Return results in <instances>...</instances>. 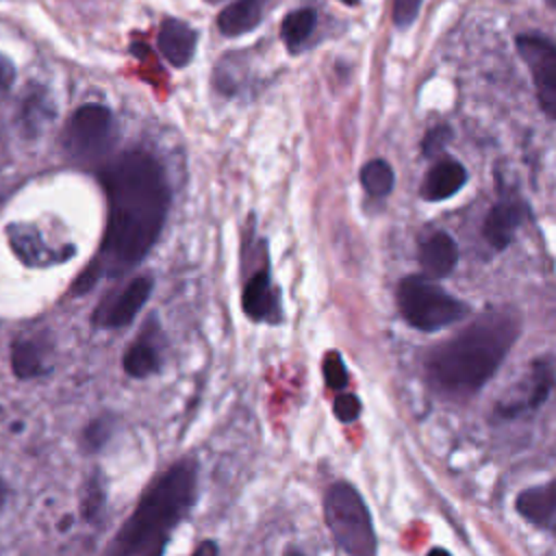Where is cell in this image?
Wrapping results in <instances>:
<instances>
[{"label":"cell","instance_id":"20","mask_svg":"<svg viewBox=\"0 0 556 556\" xmlns=\"http://www.w3.org/2000/svg\"><path fill=\"white\" fill-rule=\"evenodd\" d=\"M113 417L111 415H100L98 419L89 421L85 432H83V445L87 452H98L106 445V441L111 439L113 432Z\"/></svg>","mask_w":556,"mask_h":556},{"label":"cell","instance_id":"6","mask_svg":"<svg viewBox=\"0 0 556 556\" xmlns=\"http://www.w3.org/2000/svg\"><path fill=\"white\" fill-rule=\"evenodd\" d=\"M113 117L102 104H83L72 113L63 130V148L72 159L93 161L111 143Z\"/></svg>","mask_w":556,"mask_h":556},{"label":"cell","instance_id":"10","mask_svg":"<svg viewBox=\"0 0 556 556\" xmlns=\"http://www.w3.org/2000/svg\"><path fill=\"white\" fill-rule=\"evenodd\" d=\"M241 306L243 313L254 319V321H265V319H278L280 306H278V291L271 285L267 265L256 269L243 287L241 295Z\"/></svg>","mask_w":556,"mask_h":556},{"label":"cell","instance_id":"19","mask_svg":"<svg viewBox=\"0 0 556 556\" xmlns=\"http://www.w3.org/2000/svg\"><path fill=\"white\" fill-rule=\"evenodd\" d=\"M361 185L365 187V191L374 198H384L393 191L395 185V176L393 169L387 161L382 159H374L369 161L363 169H361Z\"/></svg>","mask_w":556,"mask_h":556},{"label":"cell","instance_id":"15","mask_svg":"<svg viewBox=\"0 0 556 556\" xmlns=\"http://www.w3.org/2000/svg\"><path fill=\"white\" fill-rule=\"evenodd\" d=\"M515 508L530 523L545 526L556 515V480L523 489L515 500Z\"/></svg>","mask_w":556,"mask_h":556},{"label":"cell","instance_id":"23","mask_svg":"<svg viewBox=\"0 0 556 556\" xmlns=\"http://www.w3.org/2000/svg\"><path fill=\"white\" fill-rule=\"evenodd\" d=\"M361 415V400L354 393L339 391L334 397V417L343 424H352Z\"/></svg>","mask_w":556,"mask_h":556},{"label":"cell","instance_id":"4","mask_svg":"<svg viewBox=\"0 0 556 556\" xmlns=\"http://www.w3.org/2000/svg\"><path fill=\"white\" fill-rule=\"evenodd\" d=\"M324 515L334 543L348 556H374L376 532L361 493L350 482H334L324 495Z\"/></svg>","mask_w":556,"mask_h":556},{"label":"cell","instance_id":"30","mask_svg":"<svg viewBox=\"0 0 556 556\" xmlns=\"http://www.w3.org/2000/svg\"><path fill=\"white\" fill-rule=\"evenodd\" d=\"M341 2H345V4H350V7H354V4H358V0H341Z\"/></svg>","mask_w":556,"mask_h":556},{"label":"cell","instance_id":"1","mask_svg":"<svg viewBox=\"0 0 556 556\" xmlns=\"http://www.w3.org/2000/svg\"><path fill=\"white\" fill-rule=\"evenodd\" d=\"M100 180L106 193V226L96 258L74 282V293L139 265L156 243L169 208L165 172L143 150H128L106 163Z\"/></svg>","mask_w":556,"mask_h":556},{"label":"cell","instance_id":"21","mask_svg":"<svg viewBox=\"0 0 556 556\" xmlns=\"http://www.w3.org/2000/svg\"><path fill=\"white\" fill-rule=\"evenodd\" d=\"M324 380L332 391H343L348 387V369L339 352H328L321 363Z\"/></svg>","mask_w":556,"mask_h":556},{"label":"cell","instance_id":"9","mask_svg":"<svg viewBox=\"0 0 556 556\" xmlns=\"http://www.w3.org/2000/svg\"><path fill=\"white\" fill-rule=\"evenodd\" d=\"M163 334L154 317L148 319V324L141 328V332L135 337V341L126 348L122 367L130 378H148L150 374L161 369L163 363Z\"/></svg>","mask_w":556,"mask_h":556},{"label":"cell","instance_id":"5","mask_svg":"<svg viewBox=\"0 0 556 556\" xmlns=\"http://www.w3.org/2000/svg\"><path fill=\"white\" fill-rule=\"evenodd\" d=\"M397 308L406 324L417 330H441L469 313V306L443 291L428 276H406L397 285Z\"/></svg>","mask_w":556,"mask_h":556},{"label":"cell","instance_id":"16","mask_svg":"<svg viewBox=\"0 0 556 556\" xmlns=\"http://www.w3.org/2000/svg\"><path fill=\"white\" fill-rule=\"evenodd\" d=\"M11 369L17 378L28 380L43 376L50 367L46 363L43 350L35 337H22L15 339L11 345Z\"/></svg>","mask_w":556,"mask_h":556},{"label":"cell","instance_id":"2","mask_svg":"<svg viewBox=\"0 0 556 556\" xmlns=\"http://www.w3.org/2000/svg\"><path fill=\"white\" fill-rule=\"evenodd\" d=\"M519 334L517 317L506 308H489L426 361L430 384L447 397H469L500 369Z\"/></svg>","mask_w":556,"mask_h":556},{"label":"cell","instance_id":"14","mask_svg":"<svg viewBox=\"0 0 556 556\" xmlns=\"http://www.w3.org/2000/svg\"><path fill=\"white\" fill-rule=\"evenodd\" d=\"M465 182H467V172L458 161H441L428 172L421 185V198L428 202L447 200L456 191H460Z\"/></svg>","mask_w":556,"mask_h":556},{"label":"cell","instance_id":"12","mask_svg":"<svg viewBox=\"0 0 556 556\" xmlns=\"http://www.w3.org/2000/svg\"><path fill=\"white\" fill-rule=\"evenodd\" d=\"M159 50L161 54L174 65V67H185L195 52V43H198V35L193 28H189L185 22L167 17L161 28H159V37H156Z\"/></svg>","mask_w":556,"mask_h":556},{"label":"cell","instance_id":"7","mask_svg":"<svg viewBox=\"0 0 556 556\" xmlns=\"http://www.w3.org/2000/svg\"><path fill=\"white\" fill-rule=\"evenodd\" d=\"M517 50L532 72L541 109L556 119V46L539 35H519Z\"/></svg>","mask_w":556,"mask_h":556},{"label":"cell","instance_id":"24","mask_svg":"<svg viewBox=\"0 0 556 556\" xmlns=\"http://www.w3.org/2000/svg\"><path fill=\"white\" fill-rule=\"evenodd\" d=\"M450 139H452L450 126L441 124V126L430 128V130L426 132V137H424V143H421L424 154H426V156H434V154L443 152V148L450 143Z\"/></svg>","mask_w":556,"mask_h":556},{"label":"cell","instance_id":"25","mask_svg":"<svg viewBox=\"0 0 556 556\" xmlns=\"http://www.w3.org/2000/svg\"><path fill=\"white\" fill-rule=\"evenodd\" d=\"M421 0H395L393 4V22L397 28H406L415 22L419 13Z\"/></svg>","mask_w":556,"mask_h":556},{"label":"cell","instance_id":"31","mask_svg":"<svg viewBox=\"0 0 556 556\" xmlns=\"http://www.w3.org/2000/svg\"><path fill=\"white\" fill-rule=\"evenodd\" d=\"M547 2H549V4H554V7H556V0H547Z\"/></svg>","mask_w":556,"mask_h":556},{"label":"cell","instance_id":"29","mask_svg":"<svg viewBox=\"0 0 556 556\" xmlns=\"http://www.w3.org/2000/svg\"><path fill=\"white\" fill-rule=\"evenodd\" d=\"M426 556H450V552H447V549H443V547H432Z\"/></svg>","mask_w":556,"mask_h":556},{"label":"cell","instance_id":"18","mask_svg":"<svg viewBox=\"0 0 556 556\" xmlns=\"http://www.w3.org/2000/svg\"><path fill=\"white\" fill-rule=\"evenodd\" d=\"M315 24H317V13H315L313 9H298V11H291V13L282 20V26H280V35H282L285 46H287L291 52H298V50L302 48V43L311 37Z\"/></svg>","mask_w":556,"mask_h":556},{"label":"cell","instance_id":"17","mask_svg":"<svg viewBox=\"0 0 556 556\" xmlns=\"http://www.w3.org/2000/svg\"><path fill=\"white\" fill-rule=\"evenodd\" d=\"M261 13H263V0H237L219 13L217 26L224 35L237 37L258 26Z\"/></svg>","mask_w":556,"mask_h":556},{"label":"cell","instance_id":"27","mask_svg":"<svg viewBox=\"0 0 556 556\" xmlns=\"http://www.w3.org/2000/svg\"><path fill=\"white\" fill-rule=\"evenodd\" d=\"M191 556H219V547H217L215 541L206 539V541H202V543L193 549Z\"/></svg>","mask_w":556,"mask_h":556},{"label":"cell","instance_id":"22","mask_svg":"<svg viewBox=\"0 0 556 556\" xmlns=\"http://www.w3.org/2000/svg\"><path fill=\"white\" fill-rule=\"evenodd\" d=\"M102 506H104V489H102L98 476H91L89 482H87V491H85L83 504H80L83 517H85L87 521H93V519L100 515Z\"/></svg>","mask_w":556,"mask_h":556},{"label":"cell","instance_id":"3","mask_svg":"<svg viewBox=\"0 0 556 556\" xmlns=\"http://www.w3.org/2000/svg\"><path fill=\"white\" fill-rule=\"evenodd\" d=\"M198 493V465L180 458L154 476L128 519L113 534L106 556H163L176 526L189 515Z\"/></svg>","mask_w":556,"mask_h":556},{"label":"cell","instance_id":"11","mask_svg":"<svg viewBox=\"0 0 556 556\" xmlns=\"http://www.w3.org/2000/svg\"><path fill=\"white\" fill-rule=\"evenodd\" d=\"M526 213H528L526 204H521L517 200H500L489 211V215L482 224V235L489 241V245L495 250H504L513 241L515 230L523 222Z\"/></svg>","mask_w":556,"mask_h":556},{"label":"cell","instance_id":"32","mask_svg":"<svg viewBox=\"0 0 556 556\" xmlns=\"http://www.w3.org/2000/svg\"><path fill=\"white\" fill-rule=\"evenodd\" d=\"M208 2H217V0H208Z\"/></svg>","mask_w":556,"mask_h":556},{"label":"cell","instance_id":"13","mask_svg":"<svg viewBox=\"0 0 556 556\" xmlns=\"http://www.w3.org/2000/svg\"><path fill=\"white\" fill-rule=\"evenodd\" d=\"M458 263V245L447 232H434L419 245V265L428 278H445Z\"/></svg>","mask_w":556,"mask_h":556},{"label":"cell","instance_id":"8","mask_svg":"<svg viewBox=\"0 0 556 556\" xmlns=\"http://www.w3.org/2000/svg\"><path fill=\"white\" fill-rule=\"evenodd\" d=\"M152 287H154L152 276H135L122 289L102 298V302L96 306L91 317L93 326L109 328V330L128 326L137 317L141 306L148 302Z\"/></svg>","mask_w":556,"mask_h":556},{"label":"cell","instance_id":"28","mask_svg":"<svg viewBox=\"0 0 556 556\" xmlns=\"http://www.w3.org/2000/svg\"><path fill=\"white\" fill-rule=\"evenodd\" d=\"M7 497H9V486H7V482H4L2 476H0V510H2L4 504H7Z\"/></svg>","mask_w":556,"mask_h":556},{"label":"cell","instance_id":"26","mask_svg":"<svg viewBox=\"0 0 556 556\" xmlns=\"http://www.w3.org/2000/svg\"><path fill=\"white\" fill-rule=\"evenodd\" d=\"M13 80H15L13 63L4 54H0V98L11 89Z\"/></svg>","mask_w":556,"mask_h":556}]
</instances>
